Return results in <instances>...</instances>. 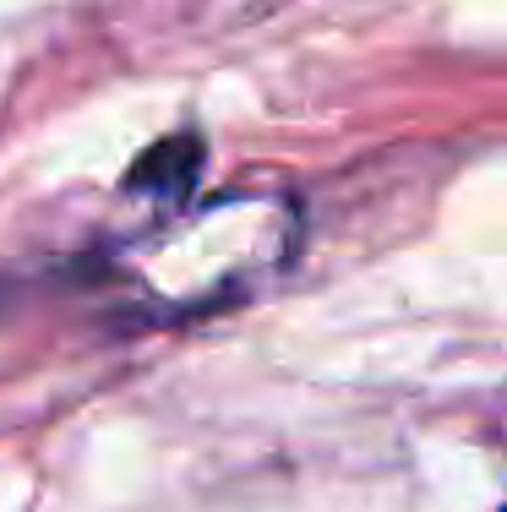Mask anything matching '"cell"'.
I'll use <instances>...</instances> for the list:
<instances>
[{"mask_svg": "<svg viewBox=\"0 0 507 512\" xmlns=\"http://www.w3.org/2000/svg\"><path fill=\"white\" fill-rule=\"evenodd\" d=\"M197 169H202V142L191 131H180V137H164L159 148H148L131 164L126 186L148 191V197H180V191H191Z\"/></svg>", "mask_w": 507, "mask_h": 512, "instance_id": "cell-1", "label": "cell"}]
</instances>
